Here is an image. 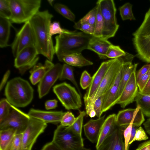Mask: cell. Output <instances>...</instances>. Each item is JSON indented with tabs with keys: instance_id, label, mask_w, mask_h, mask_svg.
<instances>
[{
	"instance_id": "f5cc1de1",
	"label": "cell",
	"mask_w": 150,
	"mask_h": 150,
	"mask_svg": "<svg viewBox=\"0 0 150 150\" xmlns=\"http://www.w3.org/2000/svg\"><path fill=\"white\" fill-rule=\"evenodd\" d=\"M140 92L144 94L150 95V77L143 90Z\"/></svg>"
},
{
	"instance_id": "7c38bea8",
	"label": "cell",
	"mask_w": 150,
	"mask_h": 150,
	"mask_svg": "<svg viewBox=\"0 0 150 150\" xmlns=\"http://www.w3.org/2000/svg\"><path fill=\"white\" fill-rule=\"evenodd\" d=\"M47 123L30 117L28 125L22 133V150H31L38 136L44 132Z\"/></svg>"
},
{
	"instance_id": "8992f818",
	"label": "cell",
	"mask_w": 150,
	"mask_h": 150,
	"mask_svg": "<svg viewBox=\"0 0 150 150\" xmlns=\"http://www.w3.org/2000/svg\"><path fill=\"white\" fill-rule=\"evenodd\" d=\"M52 142L61 150H81L84 147L82 137L60 125L54 131Z\"/></svg>"
},
{
	"instance_id": "c3c4849f",
	"label": "cell",
	"mask_w": 150,
	"mask_h": 150,
	"mask_svg": "<svg viewBox=\"0 0 150 150\" xmlns=\"http://www.w3.org/2000/svg\"><path fill=\"white\" fill-rule=\"evenodd\" d=\"M41 150H61L52 142L45 144ZM81 150H90L89 149L83 147Z\"/></svg>"
},
{
	"instance_id": "603a6c76",
	"label": "cell",
	"mask_w": 150,
	"mask_h": 150,
	"mask_svg": "<svg viewBox=\"0 0 150 150\" xmlns=\"http://www.w3.org/2000/svg\"><path fill=\"white\" fill-rule=\"evenodd\" d=\"M115 114L109 115L105 120L102 126L99 138L96 145L97 148L110 135L117 127Z\"/></svg>"
},
{
	"instance_id": "d6986e66",
	"label": "cell",
	"mask_w": 150,
	"mask_h": 150,
	"mask_svg": "<svg viewBox=\"0 0 150 150\" xmlns=\"http://www.w3.org/2000/svg\"><path fill=\"white\" fill-rule=\"evenodd\" d=\"M122 67L106 93L103 105V113L109 110L117 103L118 101V94L122 76Z\"/></svg>"
},
{
	"instance_id": "9c48e42d",
	"label": "cell",
	"mask_w": 150,
	"mask_h": 150,
	"mask_svg": "<svg viewBox=\"0 0 150 150\" xmlns=\"http://www.w3.org/2000/svg\"><path fill=\"white\" fill-rule=\"evenodd\" d=\"M53 90L66 109L79 110L82 106L81 95L70 84L66 82L57 84Z\"/></svg>"
},
{
	"instance_id": "30bf717a",
	"label": "cell",
	"mask_w": 150,
	"mask_h": 150,
	"mask_svg": "<svg viewBox=\"0 0 150 150\" xmlns=\"http://www.w3.org/2000/svg\"><path fill=\"white\" fill-rule=\"evenodd\" d=\"M30 118L28 114L12 105L8 116L0 123V130L11 129L16 134L22 133L26 129Z\"/></svg>"
},
{
	"instance_id": "7402d4cb",
	"label": "cell",
	"mask_w": 150,
	"mask_h": 150,
	"mask_svg": "<svg viewBox=\"0 0 150 150\" xmlns=\"http://www.w3.org/2000/svg\"><path fill=\"white\" fill-rule=\"evenodd\" d=\"M112 44L108 40L93 36L89 41L87 49L96 53L100 59H105L107 58L106 54L108 49Z\"/></svg>"
},
{
	"instance_id": "4dcf8cb0",
	"label": "cell",
	"mask_w": 150,
	"mask_h": 150,
	"mask_svg": "<svg viewBox=\"0 0 150 150\" xmlns=\"http://www.w3.org/2000/svg\"><path fill=\"white\" fill-rule=\"evenodd\" d=\"M84 111H79V115L73 124L70 126L67 127V128L75 134L82 137V129L84 117L86 115Z\"/></svg>"
},
{
	"instance_id": "f546056e",
	"label": "cell",
	"mask_w": 150,
	"mask_h": 150,
	"mask_svg": "<svg viewBox=\"0 0 150 150\" xmlns=\"http://www.w3.org/2000/svg\"><path fill=\"white\" fill-rule=\"evenodd\" d=\"M96 5L97 6V12L94 25V33L93 36L96 37L102 38L104 26V21L101 12L100 6L97 1L96 2Z\"/></svg>"
},
{
	"instance_id": "8fae6325",
	"label": "cell",
	"mask_w": 150,
	"mask_h": 150,
	"mask_svg": "<svg viewBox=\"0 0 150 150\" xmlns=\"http://www.w3.org/2000/svg\"><path fill=\"white\" fill-rule=\"evenodd\" d=\"M35 45L34 34L29 21L25 23L17 33L11 45L13 56L15 57L23 50L30 46Z\"/></svg>"
},
{
	"instance_id": "f35d334b",
	"label": "cell",
	"mask_w": 150,
	"mask_h": 150,
	"mask_svg": "<svg viewBox=\"0 0 150 150\" xmlns=\"http://www.w3.org/2000/svg\"><path fill=\"white\" fill-rule=\"evenodd\" d=\"M76 118L71 112H65L60 121V125L64 127L70 126L75 122Z\"/></svg>"
},
{
	"instance_id": "836d02e7",
	"label": "cell",
	"mask_w": 150,
	"mask_h": 150,
	"mask_svg": "<svg viewBox=\"0 0 150 150\" xmlns=\"http://www.w3.org/2000/svg\"><path fill=\"white\" fill-rule=\"evenodd\" d=\"M126 53L119 46L112 44L108 49L106 57L107 58L113 59L125 56Z\"/></svg>"
},
{
	"instance_id": "5b68a950",
	"label": "cell",
	"mask_w": 150,
	"mask_h": 150,
	"mask_svg": "<svg viewBox=\"0 0 150 150\" xmlns=\"http://www.w3.org/2000/svg\"><path fill=\"white\" fill-rule=\"evenodd\" d=\"M133 35L137 57L144 62L150 63V8L142 24Z\"/></svg>"
},
{
	"instance_id": "d590c367",
	"label": "cell",
	"mask_w": 150,
	"mask_h": 150,
	"mask_svg": "<svg viewBox=\"0 0 150 150\" xmlns=\"http://www.w3.org/2000/svg\"><path fill=\"white\" fill-rule=\"evenodd\" d=\"M97 12V5L85 16L79 20L80 23H86L94 26Z\"/></svg>"
},
{
	"instance_id": "3957f363",
	"label": "cell",
	"mask_w": 150,
	"mask_h": 150,
	"mask_svg": "<svg viewBox=\"0 0 150 150\" xmlns=\"http://www.w3.org/2000/svg\"><path fill=\"white\" fill-rule=\"evenodd\" d=\"M34 90L29 83L20 77L14 78L8 82L4 93L6 99L16 107H24L32 101Z\"/></svg>"
},
{
	"instance_id": "7a4b0ae2",
	"label": "cell",
	"mask_w": 150,
	"mask_h": 150,
	"mask_svg": "<svg viewBox=\"0 0 150 150\" xmlns=\"http://www.w3.org/2000/svg\"><path fill=\"white\" fill-rule=\"evenodd\" d=\"M93 35L83 32L72 31L65 29L55 37V53L58 58L75 53H81L87 49Z\"/></svg>"
},
{
	"instance_id": "2e32d148",
	"label": "cell",
	"mask_w": 150,
	"mask_h": 150,
	"mask_svg": "<svg viewBox=\"0 0 150 150\" xmlns=\"http://www.w3.org/2000/svg\"><path fill=\"white\" fill-rule=\"evenodd\" d=\"M115 59H111L102 63L92 77L91 83L84 95L83 99L84 103L93 97L106 72L114 61Z\"/></svg>"
},
{
	"instance_id": "5bb4252c",
	"label": "cell",
	"mask_w": 150,
	"mask_h": 150,
	"mask_svg": "<svg viewBox=\"0 0 150 150\" xmlns=\"http://www.w3.org/2000/svg\"><path fill=\"white\" fill-rule=\"evenodd\" d=\"M117 126L126 128L130 125L139 127L145 120L142 110L138 105L135 108H127L119 111L116 116Z\"/></svg>"
},
{
	"instance_id": "ba28073f",
	"label": "cell",
	"mask_w": 150,
	"mask_h": 150,
	"mask_svg": "<svg viewBox=\"0 0 150 150\" xmlns=\"http://www.w3.org/2000/svg\"><path fill=\"white\" fill-rule=\"evenodd\" d=\"M124 57L115 58L106 72L99 86L93 97L84 103L86 112H90L94 110V103L99 97L106 93L121 69L124 62Z\"/></svg>"
},
{
	"instance_id": "4fadbf2b",
	"label": "cell",
	"mask_w": 150,
	"mask_h": 150,
	"mask_svg": "<svg viewBox=\"0 0 150 150\" xmlns=\"http://www.w3.org/2000/svg\"><path fill=\"white\" fill-rule=\"evenodd\" d=\"M39 54L35 45L25 48L15 57V67L21 74H24L37 64L39 59Z\"/></svg>"
},
{
	"instance_id": "60d3db41",
	"label": "cell",
	"mask_w": 150,
	"mask_h": 150,
	"mask_svg": "<svg viewBox=\"0 0 150 150\" xmlns=\"http://www.w3.org/2000/svg\"><path fill=\"white\" fill-rule=\"evenodd\" d=\"M92 80V77L86 70L82 73L80 79V84L83 89H86L90 86Z\"/></svg>"
},
{
	"instance_id": "bcb514c9",
	"label": "cell",
	"mask_w": 150,
	"mask_h": 150,
	"mask_svg": "<svg viewBox=\"0 0 150 150\" xmlns=\"http://www.w3.org/2000/svg\"><path fill=\"white\" fill-rule=\"evenodd\" d=\"M150 77V68L147 72L144 75L137 83L139 91L141 92L146 84Z\"/></svg>"
},
{
	"instance_id": "ac0fdd59",
	"label": "cell",
	"mask_w": 150,
	"mask_h": 150,
	"mask_svg": "<svg viewBox=\"0 0 150 150\" xmlns=\"http://www.w3.org/2000/svg\"><path fill=\"white\" fill-rule=\"evenodd\" d=\"M122 128L117 126L113 132L107 137L96 150H125Z\"/></svg>"
},
{
	"instance_id": "7bdbcfd3",
	"label": "cell",
	"mask_w": 150,
	"mask_h": 150,
	"mask_svg": "<svg viewBox=\"0 0 150 150\" xmlns=\"http://www.w3.org/2000/svg\"><path fill=\"white\" fill-rule=\"evenodd\" d=\"M65 30L61 27L59 23L57 21L51 23L49 27L50 34L52 37L55 34H61L64 32Z\"/></svg>"
},
{
	"instance_id": "1f68e13d",
	"label": "cell",
	"mask_w": 150,
	"mask_h": 150,
	"mask_svg": "<svg viewBox=\"0 0 150 150\" xmlns=\"http://www.w3.org/2000/svg\"><path fill=\"white\" fill-rule=\"evenodd\" d=\"M54 10L63 16L71 21H74L75 16L65 5L60 3H56L53 6Z\"/></svg>"
},
{
	"instance_id": "b9f144b4",
	"label": "cell",
	"mask_w": 150,
	"mask_h": 150,
	"mask_svg": "<svg viewBox=\"0 0 150 150\" xmlns=\"http://www.w3.org/2000/svg\"><path fill=\"white\" fill-rule=\"evenodd\" d=\"M22 133L16 134L13 141L11 150H22Z\"/></svg>"
},
{
	"instance_id": "ee69618b",
	"label": "cell",
	"mask_w": 150,
	"mask_h": 150,
	"mask_svg": "<svg viewBox=\"0 0 150 150\" xmlns=\"http://www.w3.org/2000/svg\"><path fill=\"white\" fill-rule=\"evenodd\" d=\"M132 126L131 125H129L123 131L125 150H129L130 145L129 143L131 136Z\"/></svg>"
},
{
	"instance_id": "277c9868",
	"label": "cell",
	"mask_w": 150,
	"mask_h": 150,
	"mask_svg": "<svg viewBox=\"0 0 150 150\" xmlns=\"http://www.w3.org/2000/svg\"><path fill=\"white\" fill-rule=\"evenodd\" d=\"M11 10L9 20L20 24L29 21L39 11L41 0H9Z\"/></svg>"
},
{
	"instance_id": "44dd1931",
	"label": "cell",
	"mask_w": 150,
	"mask_h": 150,
	"mask_svg": "<svg viewBox=\"0 0 150 150\" xmlns=\"http://www.w3.org/2000/svg\"><path fill=\"white\" fill-rule=\"evenodd\" d=\"M105 117L104 115L96 120L91 119L83 125L85 135L92 143L98 141Z\"/></svg>"
},
{
	"instance_id": "83f0119b",
	"label": "cell",
	"mask_w": 150,
	"mask_h": 150,
	"mask_svg": "<svg viewBox=\"0 0 150 150\" xmlns=\"http://www.w3.org/2000/svg\"><path fill=\"white\" fill-rule=\"evenodd\" d=\"M134 101L139 106L143 114L150 117V95L144 94L139 91Z\"/></svg>"
},
{
	"instance_id": "ffe728a7",
	"label": "cell",
	"mask_w": 150,
	"mask_h": 150,
	"mask_svg": "<svg viewBox=\"0 0 150 150\" xmlns=\"http://www.w3.org/2000/svg\"><path fill=\"white\" fill-rule=\"evenodd\" d=\"M65 112L60 111H46L31 109L28 114L30 117L45 122L57 124Z\"/></svg>"
},
{
	"instance_id": "d4e9b609",
	"label": "cell",
	"mask_w": 150,
	"mask_h": 150,
	"mask_svg": "<svg viewBox=\"0 0 150 150\" xmlns=\"http://www.w3.org/2000/svg\"><path fill=\"white\" fill-rule=\"evenodd\" d=\"M61 62L70 66L79 67L92 65V62L85 58L81 53H75L58 58Z\"/></svg>"
},
{
	"instance_id": "4316f807",
	"label": "cell",
	"mask_w": 150,
	"mask_h": 150,
	"mask_svg": "<svg viewBox=\"0 0 150 150\" xmlns=\"http://www.w3.org/2000/svg\"><path fill=\"white\" fill-rule=\"evenodd\" d=\"M16 134L12 129L0 130V150H11Z\"/></svg>"
},
{
	"instance_id": "7dc6e473",
	"label": "cell",
	"mask_w": 150,
	"mask_h": 150,
	"mask_svg": "<svg viewBox=\"0 0 150 150\" xmlns=\"http://www.w3.org/2000/svg\"><path fill=\"white\" fill-rule=\"evenodd\" d=\"M150 68V64H147L143 66L137 72L136 74L137 83L140 80L141 78L147 72Z\"/></svg>"
},
{
	"instance_id": "f1b7e54d",
	"label": "cell",
	"mask_w": 150,
	"mask_h": 150,
	"mask_svg": "<svg viewBox=\"0 0 150 150\" xmlns=\"http://www.w3.org/2000/svg\"><path fill=\"white\" fill-rule=\"evenodd\" d=\"M60 80L68 79L70 81L75 85L79 93L81 96V93L80 89L74 77L73 68L69 65L67 64H64L62 65V68L59 78Z\"/></svg>"
},
{
	"instance_id": "e575fe53",
	"label": "cell",
	"mask_w": 150,
	"mask_h": 150,
	"mask_svg": "<svg viewBox=\"0 0 150 150\" xmlns=\"http://www.w3.org/2000/svg\"><path fill=\"white\" fill-rule=\"evenodd\" d=\"M11 105L6 98H3L0 101V123L9 114Z\"/></svg>"
},
{
	"instance_id": "ab89813d",
	"label": "cell",
	"mask_w": 150,
	"mask_h": 150,
	"mask_svg": "<svg viewBox=\"0 0 150 150\" xmlns=\"http://www.w3.org/2000/svg\"><path fill=\"white\" fill-rule=\"evenodd\" d=\"M105 94H103L99 97L96 99L94 103V108L96 113V116L98 118L100 117L103 114V105Z\"/></svg>"
},
{
	"instance_id": "db71d44e",
	"label": "cell",
	"mask_w": 150,
	"mask_h": 150,
	"mask_svg": "<svg viewBox=\"0 0 150 150\" xmlns=\"http://www.w3.org/2000/svg\"><path fill=\"white\" fill-rule=\"evenodd\" d=\"M143 125L147 133L150 135V118L147 120Z\"/></svg>"
},
{
	"instance_id": "f907efd6",
	"label": "cell",
	"mask_w": 150,
	"mask_h": 150,
	"mask_svg": "<svg viewBox=\"0 0 150 150\" xmlns=\"http://www.w3.org/2000/svg\"><path fill=\"white\" fill-rule=\"evenodd\" d=\"M135 150H150V140L140 144Z\"/></svg>"
},
{
	"instance_id": "9f6ffc18",
	"label": "cell",
	"mask_w": 150,
	"mask_h": 150,
	"mask_svg": "<svg viewBox=\"0 0 150 150\" xmlns=\"http://www.w3.org/2000/svg\"><path fill=\"white\" fill-rule=\"evenodd\" d=\"M47 1L50 5L52 6L53 2L54 1V0H48Z\"/></svg>"
},
{
	"instance_id": "681fc988",
	"label": "cell",
	"mask_w": 150,
	"mask_h": 150,
	"mask_svg": "<svg viewBox=\"0 0 150 150\" xmlns=\"http://www.w3.org/2000/svg\"><path fill=\"white\" fill-rule=\"evenodd\" d=\"M57 102L56 99L47 101L45 103V108L47 110L55 108L57 106Z\"/></svg>"
},
{
	"instance_id": "11a10c76",
	"label": "cell",
	"mask_w": 150,
	"mask_h": 150,
	"mask_svg": "<svg viewBox=\"0 0 150 150\" xmlns=\"http://www.w3.org/2000/svg\"><path fill=\"white\" fill-rule=\"evenodd\" d=\"M138 127L137 126H132L131 136L129 143V145L131 144V142L135 137L136 130Z\"/></svg>"
},
{
	"instance_id": "52a82bcc",
	"label": "cell",
	"mask_w": 150,
	"mask_h": 150,
	"mask_svg": "<svg viewBox=\"0 0 150 150\" xmlns=\"http://www.w3.org/2000/svg\"><path fill=\"white\" fill-rule=\"evenodd\" d=\"M97 2L104 21L102 38L108 40L115 36L119 28L116 17L115 4L113 0H99Z\"/></svg>"
},
{
	"instance_id": "8d00e7d4",
	"label": "cell",
	"mask_w": 150,
	"mask_h": 150,
	"mask_svg": "<svg viewBox=\"0 0 150 150\" xmlns=\"http://www.w3.org/2000/svg\"><path fill=\"white\" fill-rule=\"evenodd\" d=\"M74 27L87 34L93 35L94 34V26L88 23H80L78 21L75 23Z\"/></svg>"
},
{
	"instance_id": "e0dca14e",
	"label": "cell",
	"mask_w": 150,
	"mask_h": 150,
	"mask_svg": "<svg viewBox=\"0 0 150 150\" xmlns=\"http://www.w3.org/2000/svg\"><path fill=\"white\" fill-rule=\"evenodd\" d=\"M135 69L125 85L117 104L122 108L134 101L138 91Z\"/></svg>"
},
{
	"instance_id": "484cf974",
	"label": "cell",
	"mask_w": 150,
	"mask_h": 150,
	"mask_svg": "<svg viewBox=\"0 0 150 150\" xmlns=\"http://www.w3.org/2000/svg\"><path fill=\"white\" fill-rule=\"evenodd\" d=\"M12 23L10 20L0 16V47L4 48L8 44Z\"/></svg>"
},
{
	"instance_id": "d6a6232c",
	"label": "cell",
	"mask_w": 150,
	"mask_h": 150,
	"mask_svg": "<svg viewBox=\"0 0 150 150\" xmlns=\"http://www.w3.org/2000/svg\"><path fill=\"white\" fill-rule=\"evenodd\" d=\"M132 5L126 3L119 8L120 15L123 21L127 20H135L132 10Z\"/></svg>"
},
{
	"instance_id": "6da1fadb",
	"label": "cell",
	"mask_w": 150,
	"mask_h": 150,
	"mask_svg": "<svg viewBox=\"0 0 150 150\" xmlns=\"http://www.w3.org/2000/svg\"><path fill=\"white\" fill-rule=\"evenodd\" d=\"M53 17L48 10L39 11L29 21L34 34L35 45L38 53L51 62L55 54L52 37L49 32Z\"/></svg>"
},
{
	"instance_id": "9a60e30c",
	"label": "cell",
	"mask_w": 150,
	"mask_h": 150,
	"mask_svg": "<svg viewBox=\"0 0 150 150\" xmlns=\"http://www.w3.org/2000/svg\"><path fill=\"white\" fill-rule=\"evenodd\" d=\"M62 68V65L59 63L54 64L39 83L38 92L40 98H42L49 93L52 86L59 79Z\"/></svg>"
},
{
	"instance_id": "f6af8a7d",
	"label": "cell",
	"mask_w": 150,
	"mask_h": 150,
	"mask_svg": "<svg viewBox=\"0 0 150 150\" xmlns=\"http://www.w3.org/2000/svg\"><path fill=\"white\" fill-rule=\"evenodd\" d=\"M148 139L145 131L142 127L139 126L136 130L135 137L131 142V144L135 141H141L146 140Z\"/></svg>"
},
{
	"instance_id": "cb8c5ba5",
	"label": "cell",
	"mask_w": 150,
	"mask_h": 150,
	"mask_svg": "<svg viewBox=\"0 0 150 150\" xmlns=\"http://www.w3.org/2000/svg\"><path fill=\"white\" fill-rule=\"evenodd\" d=\"M54 65L52 62L47 59L43 64L39 63L34 66L30 71L29 79L32 84L35 85L39 83Z\"/></svg>"
},
{
	"instance_id": "74e56055",
	"label": "cell",
	"mask_w": 150,
	"mask_h": 150,
	"mask_svg": "<svg viewBox=\"0 0 150 150\" xmlns=\"http://www.w3.org/2000/svg\"><path fill=\"white\" fill-rule=\"evenodd\" d=\"M11 16L9 0H0V16L9 20Z\"/></svg>"
},
{
	"instance_id": "816d5d0a",
	"label": "cell",
	"mask_w": 150,
	"mask_h": 150,
	"mask_svg": "<svg viewBox=\"0 0 150 150\" xmlns=\"http://www.w3.org/2000/svg\"><path fill=\"white\" fill-rule=\"evenodd\" d=\"M10 74L9 70H8L4 74L0 85V90L1 91L6 83Z\"/></svg>"
}]
</instances>
